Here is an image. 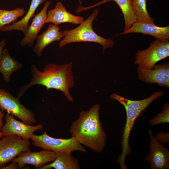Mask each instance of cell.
Instances as JSON below:
<instances>
[{"mask_svg":"<svg viewBox=\"0 0 169 169\" xmlns=\"http://www.w3.org/2000/svg\"><path fill=\"white\" fill-rule=\"evenodd\" d=\"M72 67V62L63 64H49L44 66L43 71H40L35 64H33L31 68L32 78L29 83L20 88L17 97L19 98L28 89L38 84L45 87L47 91L50 89L59 90L63 92L69 101L73 102L74 99L69 91L74 84Z\"/></svg>","mask_w":169,"mask_h":169,"instance_id":"obj_1","label":"cell"},{"mask_svg":"<svg viewBox=\"0 0 169 169\" xmlns=\"http://www.w3.org/2000/svg\"><path fill=\"white\" fill-rule=\"evenodd\" d=\"M100 105L96 104L88 110L81 111L69 130L72 137L96 152H102L107 143V136L100 118Z\"/></svg>","mask_w":169,"mask_h":169,"instance_id":"obj_2","label":"cell"},{"mask_svg":"<svg viewBox=\"0 0 169 169\" xmlns=\"http://www.w3.org/2000/svg\"><path fill=\"white\" fill-rule=\"evenodd\" d=\"M164 94L163 91L156 92L148 98L138 100H129L116 93H113L110 96L111 99L118 101L123 105L126 113V123L122 131L121 140L122 152L117 160V162L120 164L121 169L128 168L125 164V160L126 156L131 152L129 138L136 118L154 100L161 97Z\"/></svg>","mask_w":169,"mask_h":169,"instance_id":"obj_3","label":"cell"},{"mask_svg":"<svg viewBox=\"0 0 169 169\" xmlns=\"http://www.w3.org/2000/svg\"><path fill=\"white\" fill-rule=\"evenodd\" d=\"M99 13L96 9L77 28L70 30L63 31L64 38L59 43V47L61 48L72 43L93 42L98 43L103 46L102 53L106 49L112 47L115 42L112 39L104 38L97 34L93 30L92 24Z\"/></svg>","mask_w":169,"mask_h":169,"instance_id":"obj_4","label":"cell"},{"mask_svg":"<svg viewBox=\"0 0 169 169\" xmlns=\"http://www.w3.org/2000/svg\"><path fill=\"white\" fill-rule=\"evenodd\" d=\"M31 139L35 146L56 152L71 153L74 151L86 152V149L73 137L69 139L55 138L45 131L40 135L33 134Z\"/></svg>","mask_w":169,"mask_h":169,"instance_id":"obj_5","label":"cell"},{"mask_svg":"<svg viewBox=\"0 0 169 169\" xmlns=\"http://www.w3.org/2000/svg\"><path fill=\"white\" fill-rule=\"evenodd\" d=\"M147 49L135 53L134 63L137 69H151L159 61L169 56V39H156L149 43Z\"/></svg>","mask_w":169,"mask_h":169,"instance_id":"obj_6","label":"cell"},{"mask_svg":"<svg viewBox=\"0 0 169 169\" xmlns=\"http://www.w3.org/2000/svg\"><path fill=\"white\" fill-rule=\"evenodd\" d=\"M0 109L7 111L28 125L35 124L36 120L33 112L28 109L9 92L0 88Z\"/></svg>","mask_w":169,"mask_h":169,"instance_id":"obj_7","label":"cell"},{"mask_svg":"<svg viewBox=\"0 0 169 169\" xmlns=\"http://www.w3.org/2000/svg\"><path fill=\"white\" fill-rule=\"evenodd\" d=\"M0 140V169L5 166L21 153L31 151L29 140L12 135Z\"/></svg>","mask_w":169,"mask_h":169,"instance_id":"obj_8","label":"cell"},{"mask_svg":"<svg viewBox=\"0 0 169 169\" xmlns=\"http://www.w3.org/2000/svg\"><path fill=\"white\" fill-rule=\"evenodd\" d=\"M148 133L151 140L149 152L145 157V161L150 163L151 169H168L169 150L155 138L151 130Z\"/></svg>","mask_w":169,"mask_h":169,"instance_id":"obj_9","label":"cell"},{"mask_svg":"<svg viewBox=\"0 0 169 169\" xmlns=\"http://www.w3.org/2000/svg\"><path fill=\"white\" fill-rule=\"evenodd\" d=\"M5 118L6 122L1 131L3 137L16 135L23 139L30 140L34 132L43 128L41 124L34 126L18 121L8 113H6Z\"/></svg>","mask_w":169,"mask_h":169,"instance_id":"obj_10","label":"cell"},{"mask_svg":"<svg viewBox=\"0 0 169 169\" xmlns=\"http://www.w3.org/2000/svg\"><path fill=\"white\" fill-rule=\"evenodd\" d=\"M56 158V153L44 150L38 152L31 151L23 152L13 158L11 161L18 163L20 169L24 168L26 164H31L36 169H39L45 164L54 161Z\"/></svg>","mask_w":169,"mask_h":169,"instance_id":"obj_11","label":"cell"},{"mask_svg":"<svg viewBox=\"0 0 169 169\" xmlns=\"http://www.w3.org/2000/svg\"><path fill=\"white\" fill-rule=\"evenodd\" d=\"M138 77L142 81L156 84L159 86L169 87V63L155 64L151 69H137Z\"/></svg>","mask_w":169,"mask_h":169,"instance_id":"obj_12","label":"cell"},{"mask_svg":"<svg viewBox=\"0 0 169 169\" xmlns=\"http://www.w3.org/2000/svg\"><path fill=\"white\" fill-rule=\"evenodd\" d=\"M140 33L152 36L161 40L169 39V27H159L155 24L137 21L131 27L117 35Z\"/></svg>","mask_w":169,"mask_h":169,"instance_id":"obj_13","label":"cell"},{"mask_svg":"<svg viewBox=\"0 0 169 169\" xmlns=\"http://www.w3.org/2000/svg\"><path fill=\"white\" fill-rule=\"evenodd\" d=\"M51 3L50 1L45 2L42 9L36 15H35L32 21L27 30L24 38L20 42L21 45L27 46L31 47L33 45L34 42L36 39L41 29L45 23L47 17V10Z\"/></svg>","mask_w":169,"mask_h":169,"instance_id":"obj_14","label":"cell"},{"mask_svg":"<svg viewBox=\"0 0 169 169\" xmlns=\"http://www.w3.org/2000/svg\"><path fill=\"white\" fill-rule=\"evenodd\" d=\"M84 21L83 17L76 16L69 12L60 2H57L55 7L47 12L45 23H51L58 25L64 23L80 24Z\"/></svg>","mask_w":169,"mask_h":169,"instance_id":"obj_15","label":"cell"},{"mask_svg":"<svg viewBox=\"0 0 169 169\" xmlns=\"http://www.w3.org/2000/svg\"><path fill=\"white\" fill-rule=\"evenodd\" d=\"M60 28L57 25L50 24L47 29L36 38V43L33 48V52L38 57L42 55L43 49L52 43L60 40L64 37Z\"/></svg>","mask_w":169,"mask_h":169,"instance_id":"obj_16","label":"cell"},{"mask_svg":"<svg viewBox=\"0 0 169 169\" xmlns=\"http://www.w3.org/2000/svg\"><path fill=\"white\" fill-rule=\"evenodd\" d=\"M110 1L116 3L122 12L125 21L124 30L129 29L137 21L133 11L132 0H103L90 6L83 7L80 5L78 7L76 13H77L84 11L88 10Z\"/></svg>","mask_w":169,"mask_h":169,"instance_id":"obj_17","label":"cell"},{"mask_svg":"<svg viewBox=\"0 0 169 169\" xmlns=\"http://www.w3.org/2000/svg\"><path fill=\"white\" fill-rule=\"evenodd\" d=\"M47 0H32L29 9L26 15L20 20L4 26L0 29L1 32L9 31L13 30L20 31L25 35L29 27V23L32 18L35 16V12L40 5Z\"/></svg>","mask_w":169,"mask_h":169,"instance_id":"obj_18","label":"cell"},{"mask_svg":"<svg viewBox=\"0 0 169 169\" xmlns=\"http://www.w3.org/2000/svg\"><path fill=\"white\" fill-rule=\"evenodd\" d=\"M80 169L79 160L71 153H56V158L52 163L44 165L39 169Z\"/></svg>","mask_w":169,"mask_h":169,"instance_id":"obj_19","label":"cell"},{"mask_svg":"<svg viewBox=\"0 0 169 169\" xmlns=\"http://www.w3.org/2000/svg\"><path fill=\"white\" fill-rule=\"evenodd\" d=\"M22 67V64L9 55L8 50L4 49L3 56L0 61V72L4 80L6 82H9L12 74L18 71Z\"/></svg>","mask_w":169,"mask_h":169,"instance_id":"obj_20","label":"cell"},{"mask_svg":"<svg viewBox=\"0 0 169 169\" xmlns=\"http://www.w3.org/2000/svg\"><path fill=\"white\" fill-rule=\"evenodd\" d=\"M146 0H132V6L137 21L152 24L155 21L149 14L146 9Z\"/></svg>","mask_w":169,"mask_h":169,"instance_id":"obj_21","label":"cell"},{"mask_svg":"<svg viewBox=\"0 0 169 169\" xmlns=\"http://www.w3.org/2000/svg\"><path fill=\"white\" fill-rule=\"evenodd\" d=\"M25 13L24 9L20 8L12 10L0 9V29L5 25L16 22Z\"/></svg>","mask_w":169,"mask_h":169,"instance_id":"obj_22","label":"cell"},{"mask_svg":"<svg viewBox=\"0 0 169 169\" xmlns=\"http://www.w3.org/2000/svg\"><path fill=\"white\" fill-rule=\"evenodd\" d=\"M151 126L169 123V104L166 103L162 107L161 111L149 121Z\"/></svg>","mask_w":169,"mask_h":169,"instance_id":"obj_23","label":"cell"},{"mask_svg":"<svg viewBox=\"0 0 169 169\" xmlns=\"http://www.w3.org/2000/svg\"><path fill=\"white\" fill-rule=\"evenodd\" d=\"M155 138L161 144L168 143L169 142V133L160 132L156 133L154 136Z\"/></svg>","mask_w":169,"mask_h":169,"instance_id":"obj_24","label":"cell"},{"mask_svg":"<svg viewBox=\"0 0 169 169\" xmlns=\"http://www.w3.org/2000/svg\"><path fill=\"white\" fill-rule=\"evenodd\" d=\"M20 169L17 163L12 161V163L5 166L1 169Z\"/></svg>","mask_w":169,"mask_h":169,"instance_id":"obj_25","label":"cell"},{"mask_svg":"<svg viewBox=\"0 0 169 169\" xmlns=\"http://www.w3.org/2000/svg\"><path fill=\"white\" fill-rule=\"evenodd\" d=\"M6 45V41L5 40L3 39L0 42V61L3 57L4 48Z\"/></svg>","mask_w":169,"mask_h":169,"instance_id":"obj_26","label":"cell"},{"mask_svg":"<svg viewBox=\"0 0 169 169\" xmlns=\"http://www.w3.org/2000/svg\"><path fill=\"white\" fill-rule=\"evenodd\" d=\"M5 117L4 115L2 112V111L0 110V132H1V130L3 126V119Z\"/></svg>","mask_w":169,"mask_h":169,"instance_id":"obj_27","label":"cell"},{"mask_svg":"<svg viewBox=\"0 0 169 169\" xmlns=\"http://www.w3.org/2000/svg\"><path fill=\"white\" fill-rule=\"evenodd\" d=\"M3 137V134L2 132H0V140Z\"/></svg>","mask_w":169,"mask_h":169,"instance_id":"obj_28","label":"cell"},{"mask_svg":"<svg viewBox=\"0 0 169 169\" xmlns=\"http://www.w3.org/2000/svg\"><path fill=\"white\" fill-rule=\"evenodd\" d=\"M78 0L79 1V0Z\"/></svg>","mask_w":169,"mask_h":169,"instance_id":"obj_29","label":"cell"}]
</instances>
